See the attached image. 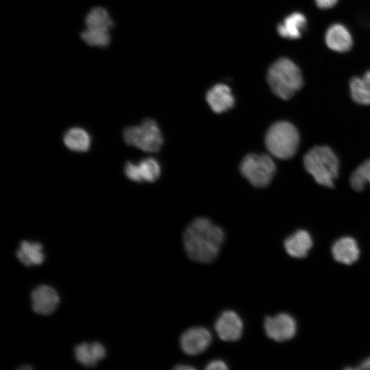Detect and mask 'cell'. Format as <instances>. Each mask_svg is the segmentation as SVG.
Masks as SVG:
<instances>
[{"instance_id":"cell-1","label":"cell","mask_w":370,"mask_h":370,"mask_svg":"<svg viewBox=\"0 0 370 370\" xmlns=\"http://www.w3.org/2000/svg\"><path fill=\"white\" fill-rule=\"evenodd\" d=\"M224 238L223 229L204 217L195 219L183 233L186 254L201 263H210L217 257Z\"/></svg>"},{"instance_id":"cell-2","label":"cell","mask_w":370,"mask_h":370,"mask_svg":"<svg viewBox=\"0 0 370 370\" xmlns=\"http://www.w3.org/2000/svg\"><path fill=\"white\" fill-rule=\"evenodd\" d=\"M267 81L273 92L284 100L292 97L304 84L300 69L287 58L278 59L270 66Z\"/></svg>"},{"instance_id":"cell-3","label":"cell","mask_w":370,"mask_h":370,"mask_svg":"<svg viewBox=\"0 0 370 370\" xmlns=\"http://www.w3.org/2000/svg\"><path fill=\"white\" fill-rule=\"evenodd\" d=\"M306 170L321 185L332 187L338 177L339 162L336 156L328 146H315L304 157Z\"/></svg>"},{"instance_id":"cell-4","label":"cell","mask_w":370,"mask_h":370,"mask_svg":"<svg viewBox=\"0 0 370 370\" xmlns=\"http://www.w3.org/2000/svg\"><path fill=\"white\" fill-rule=\"evenodd\" d=\"M299 135L291 123L282 121L273 123L267 130L265 145L269 152L275 158L288 159L298 148Z\"/></svg>"},{"instance_id":"cell-5","label":"cell","mask_w":370,"mask_h":370,"mask_svg":"<svg viewBox=\"0 0 370 370\" xmlns=\"http://www.w3.org/2000/svg\"><path fill=\"white\" fill-rule=\"evenodd\" d=\"M125 142L146 152H157L163 144V137L157 123L145 119L139 125L130 126L123 130Z\"/></svg>"},{"instance_id":"cell-6","label":"cell","mask_w":370,"mask_h":370,"mask_svg":"<svg viewBox=\"0 0 370 370\" xmlns=\"http://www.w3.org/2000/svg\"><path fill=\"white\" fill-rule=\"evenodd\" d=\"M240 171L251 185L262 188L270 184L275 175L276 166L270 156L250 153L241 161Z\"/></svg>"},{"instance_id":"cell-7","label":"cell","mask_w":370,"mask_h":370,"mask_svg":"<svg viewBox=\"0 0 370 370\" xmlns=\"http://www.w3.org/2000/svg\"><path fill=\"white\" fill-rule=\"evenodd\" d=\"M264 328L267 336L277 342L290 340L296 333L295 321L286 313L266 317Z\"/></svg>"},{"instance_id":"cell-8","label":"cell","mask_w":370,"mask_h":370,"mask_svg":"<svg viewBox=\"0 0 370 370\" xmlns=\"http://www.w3.org/2000/svg\"><path fill=\"white\" fill-rule=\"evenodd\" d=\"M212 342L211 332L204 327H193L180 336L182 350L187 355L195 356L208 349Z\"/></svg>"},{"instance_id":"cell-9","label":"cell","mask_w":370,"mask_h":370,"mask_svg":"<svg viewBox=\"0 0 370 370\" xmlns=\"http://www.w3.org/2000/svg\"><path fill=\"white\" fill-rule=\"evenodd\" d=\"M214 328L221 340L236 341L242 336L243 323L236 312L228 310L223 311L216 320Z\"/></svg>"},{"instance_id":"cell-10","label":"cell","mask_w":370,"mask_h":370,"mask_svg":"<svg viewBox=\"0 0 370 370\" xmlns=\"http://www.w3.org/2000/svg\"><path fill=\"white\" fill-rule=\"evenodd\" d=\"M33 310L40 314L48 315L56 309L60 298L54 288L47 285L36 287L31 295Z\"/></svg>"},{"instance_id":"cell-11","label":"cell","mask_w":370,"mask_h":370,"mask_svg":"<svg viewBox=\"0 0 370 370\" xmlns=\"http://www.w3.org/2000/svg\"><path fill=\"white\" fill-rule=\"evenodd\" d=\"M206 99L212 110L218 114L229 110L235 103L231 88L222 84H216L209 89Z\"/></svg>"},{"instance_id":"cell-12","label":"cell","mask_w":370,"mask_h":370,"mask_svg":"<svg viewBox=\"0 0 370 370\" xmlns=\"http://www.w3.org/2000/svg\"><path fill=\"white\" fill-rule=\"evenodd\" d=\"M325 40L330 49L339 53L349 51L353 43L349 30L339 23H335L329 27L325 33Z\"/></svg>"},{"instance_id":"cell-13","label":"cell","mask_w":370,"mask_h":370,"mask_svg":"<svg viewBox=\"0 0 370 370\" xmlns=\"http://www.w3.org/2000/svg\"><path fill=\"white\" fill-rule=\"evenodd\" d=\"M332 254L337 262L352 264L359 258L360 251L356 241L352 237H342L332 247Z\"/></svg>"},{"instance_id":"cell-14","label":"cell","mask_w":370,"mask_h":370,"mask_svg":"<svg viewBox=\"0 0 370 370\" xmlns=\"http://www.w3.org/2000/svg\"><path fill=\"white\" fill-rule=\"evenodd\" d=\"M74 352L76 360L88 367L95 366L106 356V349L99 342L82 343L75 346Z\"/></svg>"},{"instance_id":"cell-15","label":"cell","mask_w":370,"mask_h":370,"mask_svg":"<svg viewBox=\"0 0 370 370\" xmlns=\"http://www.w3.org/2000/svg\"><path fill=\"white\" fill-rule=\"evenodd\" d=\"M286 252L292 257L302 258L307 256L312 246L310 234L304 230H299L285 238L284 241Z\"/></svg>"},{"instance_id":"cell-16","label":"cell","mask_w":370,"mask_h":370,"mask_svg":"<svg viewBox=\"0 0 370 370\" xmlns=\"http://www.w3.org/2000/svg\"><path fill=\"white\" fill-rule=\"evenodd\" d=\"M307 27L306 16L300 12H294L286 16L278 25V32L283 38L298 39L301 38Z\"/></svg>"},{"instance_id":"cell-17","label":"cell","mask_w":370,"mask_h":370,"mask_svg":"<svg viewBox=\"0 0 370 370\" xmlns=\"http://www.w3.org/2000/svg\"><path fill=\"white\" fill-rule=\"evenodd\" d=\"M16 256L27 267L39 265L45 259L42 245L38 242L30 243L27 241H21L16 251Z\"/></svg>"},{"instance_id":"cell-18","label":"cell","mask_w":370,"mask_h":370,"mask_svg":"<svg viewBox=\"0 0 370 370\" xmlns=\"http://www.w3.org/2000/svg\"><path fill=\"white\" fill-rule=\"evenodd\" d=\"M63 141L66 147L77 152L87 151L91 143L88 133L80 127L68 130L64 136Z\"/></svg>"},{"instance_id":"cell-19","label":"cell","mask_w":370,"mask_h":370,"mask_svg":"<svg viewBox=\"0 0 370 370\" xmlns=\"http://www.w3.org/2000/svg\"><path fill=\"white\" fill-rule=\"evenodd\" d=\"M352 99L361 105H370V70L362 77H355L349 82Z\"/></svg>"},{"instance_id":"cell-20","label":"cell","mask_w":370,"mask_h":370,"mask_svg":"<svg viewBox=\"0 0 370 370\" xmlns=\"http://www.w3.org/2000/svg\"><path fill=\"white\" fill-rule=\"evenodd\" d=\"M85 23L86 28L109 31L114 26L108 12L103 8H94L88 13Z\"/></svg>"},{"instance_id":"cell-21","label":"cell","mask_w":370,"mask_h":370,"mask_svg":"<svg viewBox=\"0 0 370 370\" xmlns=\"http://www.w3.org/2000/svg\"><path fill=\"white\" fill-rule=\"evenodd\" d=\"M137 164L141 181L153 182L159 178L160 166L155 158H145Z\"/></svg>"},{"instance_id":"cell-22","label":"cell","mask_w":370,"mask_h":370,"mask_svg":"<svg viewBox=\"0 0 370 370\" xmlns=\"http://www.w3.org/2000/svg\"><path fill=\"white\" fill-rule=\"evenodd\" d=\"M81 37L93 47H106L110 42V32L106 30L86 28L82 32Z\"/></svg>"},{"instance_id":"cell-23","label":"cell","mask_w":370,"mask_h":370,"mask_svg":"<svg viewBox=\"0 0 370 370\" xmlns=\"http://www.w3.org/2000/svg\"><path fill=\"white\" fill-rule=\"evenodd\" d=\"M350 184L356 190L364 189L366 184H370V158L365 160L351 175Z\"/></svg>"},{"instance_id":"cell-24","label":"cell","mask_w":370,"mask_h":370,"mask_svg":"<svg viewBox=\"0 0 370 370\" xmlns=\"http://www.w3.org/2000/svg\"><path fill=\"white\" fill-rule=\"evenodd\" d=\"M124 173L130 180L138 182H142L137 164L131 162H126Z\"/></svg>"},{"instance_id":"cell-25","label":"cell","mask_w":370,"mask_h":370,"mask_svg":"<svg viewBox=\"0 0 370 370\" xmlns=\"http://www.w3.org/2000/svg\"><path fill=\"white\" fill-rule=\"evenodd\" d=\"M206 369H227L226 364L221 360H214L210 362L206 367Z\"/></svg>"},{"instance_id":"cell-26","label":"cell","mask_w":370,"mask_h":370,"mask_svg":"<svg viewBox=\"0 0 370 370\" xmlns=\"http://www.w3.org/2000/svg\"><path fill=\"white\" fill-rule=\"evenodd\" d=\"M316 5L321 9H329L334 7L338 0H314Z\"/></svg>"},{"instance_id":"cell-27","label":"cell","mask_w":370,"mask_h":370,"mask_svg":"<svg viewBox=\"0 0 370 370\" xmlns=\"http://www.w3.org/2000/svg\"><path fill=\"white\" fill-rule=\"evenodd\" d=\"M355 369H370V358H368L363 360L358 367L354 368Z\"/></svg>"},{"instance_id":"cell-28","label":"cell","mask_w":370,"mask_h":370,"mask_svg":"<svg viewBox=\"0 0 370 370\" xmlns=\"http://www.w3.org/2000/svg\"><path fill=\"white\" fill-rule=\"evenodd\" d=\"M175 369L177 370H189V369H195V368L190 365H178L174 367Z\"/></svg>"},{"instance_id":"cell-29","label":"cell","mask_w":370,"mask_h":370,"mask_svg":"<svg viewBox=\"0 0 370 370\" xmlns=\"http://www.w3.org/2000/svg\"><path fill=\"white\" fill-rule=\"evenodd\" d=\"M19 369H32V367H29V366H25V367H21Z\"/></svg>"}]
</instances>
